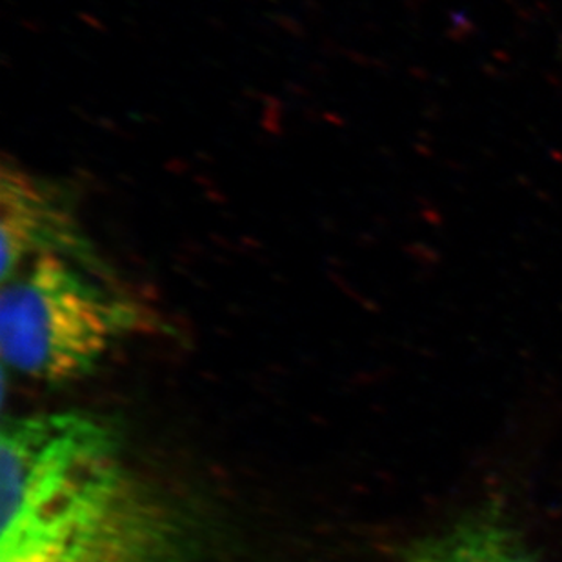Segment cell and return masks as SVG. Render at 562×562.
Returning <instances> with one entry per match:
<instances>
[{
	"label": "cell",
	"instance_id": "cell-1",
	"mask_svg": "<svg viewBox=\"0 0 562 562\" xmlns=\"http://www.w3.org/2000/svg\"><path fill=\"white\" fill-rule=\"evenodd\" d=\"M0 562H201L187 519L123 461L97 451L0 508Z\"/></svg>",
	"mask_w": 562,
	"mask_h": 562
},
{
	"label": "cell",
	"instance_id": "cell-2",
	"mask_svg": "<svg viewBox=\"0 0 562 562\" xmlns=\"http://www.w3.org/2000/svg\"><path fill=\"white\" fill-rule=\"evenodd\" d=\"M144 323L115 276L74 260L41 257L2 281L0 351L4 368L44 384L95 372Z\"/></svg>",
	"mask_w": 562,
	"mask_h": 562
},
{
	"label": "cell",
	"instance_id": "cell-3",
	"mask_svg": "<svg viewBox=\"0 0 562 562\" xmlns=\"http://www.w3.org/2000/svg\"><path fill=\"white\" fill-rule=\"evenodd\" d=\"M2 281L41 257L74 260L113 276L80 221L74 188L5 159L0 171Z\"/></svg>",
	"mask_w": 562,
	"mask_h": 562
},
{
	"label": "cell",
	"instance_id": "cell-4",
	"mask_svg": "<svg viewBox=\"0 0 562 562\" xmlns=\"http://www.w3.org/2000/svg\"><path fill=\"white\" fill-rule=\"evenodd\" d=\"M406 562L539 561L509 526L495 517H475L417 542Z\"/></svg>",
	"mask_w": 562,
	"mask_h": 562
}]
</instances>
